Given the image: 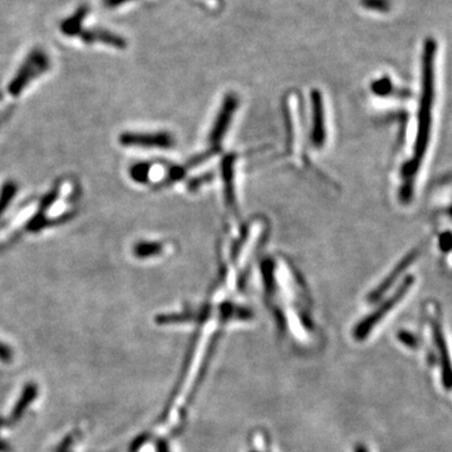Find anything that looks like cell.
Listing matches in <instances>:
<instances>
[{
  "mask_svg": "<svg viewBox=\"0 0 452 452\" xmlns=\"http://www.w3.org/2000/svg\"><path fill=\"white\" fill-rule=\"evenodd\" d=\"M437 52V43L434 38H427L423 44V84H421V98L417 116V136L415 152L412 160L404 167V176L411 180L415 178L421 161L425 157L429 146L432 107L434 98V60Z\"/></svg>",
  "mask_w": 452,
  "mask_h": 452,
  "instance_id": "6da1fadb",
  "label": "cell"
},
{
  "mask_svg": "<svg viewBox=\"0 0 452 452\" xmlns=\"http://www.w3.org/2000/svg\"><path fill=\"white\" fill-rule=\"evenodd\" d=\"M49 69V58L42 49H36L27 57L18 73L9 84L8 91L13 97H18L28 84Z\"/></svg>",
  "mask_w": 452,
  "mask_h": 452,
  "instance_id": "7a4b0ae2",
  "label": "cell"
},
{
  "mask_svg": "<svg viewBox=\"0 0 452 452\" xmlns=\"http://www.w3.org/2000/svg\"><path fill=\"white\" fill-rule=\"evenodd\" d=\"M413 281H415L413 277H411V275L410 277H406L405 280L401 283V286L396 289V292L393 293L392 295L386 299L373 313H371L368 317H366L358 324L357 327L354 328V332H353L354 338L358 339V340H363V339L366 338L371 333V331L388 314V312L393 310L404 299V297L408 292V289L413 286Z\"/></svg>",
  "mask_w": 452,
  "mask_h": 452,
  "instance_id": "3957f363",
  "label": "cell"
},
{
  "mask_svg": "<svg viewBox=\"0 0 452 452\" xmlns=\"http://www.w3.org/2000/svg\"><path fill=\"white\" fill-rule=\"evenodd\" d=\"M119 143L122 146H132V147L170 149L173 146V138L167 132H156V133L125 132L119 136Z\"/></svg>",
  "mask_w": 452,
  "mask_h": 452,
  "instance_id": "277c9868",
  "label": "cell"
},
{
  "mask_svg": "<svg viewBox=\"0 0 452 452\" xmlns=\"http://www.w3.org/2000/svg\"><path fill=\"white\" fill-rule=\"evenodd\" d=\"M312 98V135L310 140L316 147H321L326 141V119H324V106H323V95L318 90L310 93Z\"/></svg>",
  "mask_w": 452,
  "mask_h": 452,
  "instance_id": "5b68a950",
  "label": "cell"
},
{
  "mask_svg": "<svg viewBox=\"0 0 452 452\" xmlns=\"http://www.w3.org/2000/svg\"><path fill=\"white\" fill-rule=\"evenodd\" d=\"M420 248H416V249L411 250L410 253L401 260V262L394 267L392 272L387 275L385 280L382 281L380 286L375 288L373 292L371 293L368 295V302L371 303H375V302H378L381 299L382 295L385 293L388 292V289L397 281V279L399 278V275L405 272L406 269L408 268L410 265H412L417 258L420 256Z\"/></svg>",
  "mask_w": 452,
  "mask_h": 452,
  "instance_id": "8992f818",
  "label": "cell"
},
{
  "mask_svg": "<svg viewBox=\"0 0 452 452\" xmlns=\"http://www.w3.org/2000/svg\"><path fill=\"white\" fill-rule=\"evenodd\" d=\"M432 334H434V343L440 356L441 368H442V383L447 390H452V363L447 350L446 339L442 332L440 323L432 321Z\"/></svg>",
  "mask_w": 452,
  "mask_h": 452,
  "instance_id": "52a82bcc",
  "label": "cell"
},
{
  "mask_svg": "<svg viewBox=\"0 0 452 452\" xmlns=\"http://www.w3.org/2000/svg\"><path fill=\"white\" fill-rule=\"evenodd\" d=\"M238 97L235 95H229L226 97L220 113H219L214 127H213V132L210 135V142L213 145H218L220 142V140H222V137L227 131V127L230 125L234 112L238 107Z\"/></svg>",
  "mask_w": 452,
  "mask_h": 452,
  "instance_id": "ba28073f",
  "label": "cell"
},
{
  "mask_svg": "<svg viewBox=\"0 0 452 452\" xmlns=\"http://www.w3.org/2000/svg\"><path fill=\"white\" fill-rule=\"evenodd\" d=\"M36 396H38V387L34 383H28L24 388L23 393L17 402V405L14 406V408H13L12 415L8 420V425H15L18 423L25 413V411L28 410V407L36 399Z\"/></svg>",
  "mask_w": 452,
  "mask_h": 452,
  "instance_id": "9c48e42d",
  "label": "cell"
},
{
  "mask_svg": "<svg viewBox=\"0 0 452 452\" xmlns=\"http://www.w3.org/2000/svg\"><path fill=\"white\" fill-rule=\"evenodd\" d=\"M208 316H210V310H208V307H205L203 310L197 312V313L187 312V313H181V314H161V316L156 317V323L161 324V326L189 323V321L203 323L208 319Z\"/></svg>",
  "mask_w": 452,
  "mask_h": 452,
  "instance_id": "30bf717a",
  "label": "cell"
},
{
  "mask_svg": "<svg viewBox=\"0 0 452 452\" xmlns=\"http://www.w3.org/2000/svg\"><path fill=\"white\" fill-rule=\"evenodd\" d=\"M81 36L86 43L100 42L116 48L126 47V41L122 36H117V34L107 32V30H88V32L81 33Z\"/></svg>",
  "mask_w": 452,
  "mask_h": 452,
  "instance_id": "8fae6325",
  "label": "cell"
},
{
  "mask_svg": "<svg viewBox=\"0 0 452 452\" xmlns=\"http://www.w3.org/2000/svg\"><path fill=\"white\" fill-rule=\"evenodd\" d=\"M164 250V245L156 241H140L133 246V254L138 259H149L160 255Z\"/></svg>",
  "mask_w": 452,
  "mask_h": 452,
  "instance_id": "7c38bea8",
  "label": "cell"
},
{
  "mask_svg": "<svg viewBox=\"0 0 452 452\" xmlns=\"http://www.w3.org/2000/svg\"><path fill=\"white\" fill-rule=\"evenodd\" d=\"M234 155L226 157L224 160V179H225V197L227 204L230 206L235 205V197H234V185H232V165H234Z\"/></svg>",
  "mask_w": 452,
  "mask_h": 452,
  "instance_id": "4fadbf2b",
  "label": "cell"
},
{
  "mask_svg": "<svg viewBox=\"0 0 452 452\" xmlns=\"http://www.w3.org/2000/svg\"><path fill=\"white\" fill-rule=\"evenodd\" d=\"M86 14H87V9L86 8L78 9L77 13L72 18L67 19L66 22L62 24V32L65 34H67V36H77V34H81L82 20H84Z\"/></svg>",
  "mask_w": 452,
  "mask_h": 452,
  "instance_id": "5bb4252c",
  "label": "cell"
},
{
  "mask_svg": "<svg viewBox=\"0 0 452 452\" xmlns=\"http://www.w3.org/2000/svg\"><path fill=\"white\" fill-rule=\"evenodd\" d=\"M17 191H18V185L13 180H8L6 184L1 186V190H0V216L4 214L6 208L11 205L13 199L17 195Z\"/></svg>",
  "mask_w": 452,
  "mask_h": 452,
  "instance_id": "9a60e30c",
  "label": "cell"
},
{
  "mask_svg": "<svg viewBox=\"0 0 452 452\" xmlns=\"http://www.w3.org/2000/svg\"><path fill=\"white\" fill-rule=\"evenodd\" d=\"M221 317L224 321L227 319H250L253 313L245 310L243 307H238L234 304L225 303L221 305Z\"/></svg>",
  "mask_w": 452,
  "mask_h": 452,
  "instance_id": "2e32d148",
  "label": "cell"
},
{
  "mask_svg": "<svg viewBox=\"0 0 452 452\" xmlns=\"http://www.w3.org/2000/svg\"><path fill=\"white\" fill-rule=\"evenodd\" d=\"M149 171H151V165L146 162H140L135 164L130 168V176L135 182L138 184H147L149 181Z\"/></svg>",
  "mask_w": 452,
  "mask_h": 452,
  "instance_id": "e0dca14e",
  "label": "cell"
},
{
  "mask_svg": "<svg viewBox=\"0 0 452 452\" xmlns=\"http://www.w3.org/2000/svg\"><path fill=\"white\" fill-rule=\"evenodd\" d=\"M361 6L373 12L387 13L391 9V0H361Z\"/></svg>",
  "mask_w": 452,
  "mask_h": 452,
  "instance_id": "ac0fdd59",
  "label": "cell"
},
{
  "mask_svg": "<svg viewBox=\"0 0 452 452\" xmlns=\"http://www.w3.org/2000/svg\"><path fill=\"white\" fill-rule=\"evenodd\" d=\"M371 88L373 91V93L378 95H391L393 90V84L391 82V79L388 77L381 78V79H377L375 82L372 84Z\"/></svg>",
  "mask_w": 452,
  "mask_h": 452,
  "instance_id": "d6986e66",
  "label": "cell"
},
{
  "mask_svg": "<svg viewBox=\"0 0 452 452\" xmlns=\"http://www.w3.org/2000/svg\"><path fill=\"white\" fill-rule=\"evenodd\" d=\"M397 337L404 345L410 347V348H417L418 347V339L413 334L407 332V331H401L397 334Z\"/></svg>",
  "mask_w": 452,
  "mask_h": 452,
  "instance_id": "ffe728a7",
  "label": "cell"
},
{
  "mask_svg": "<svg viewBox=\"0 0 452 452\" xmlns=\"http://www.w3.org/2000/svg\"><path fill=\"white\" fill-rule=\"evenodd\" d=\"M0 361L11 363L13 361V352L8 345L0 343Z\"/></svg>",
  "mask_w": 452,
  "mask_h": 452,
  "instance_id": "44dd1931",
  "label": "cell"
},
{
  "mask_svg": "<svg viewBox=\"0 0 452 452\" xmlns=\"http://www.w3.org/2000/svg\"><path fill=\"white\" fill-rule=\"evenodd\" d=\"M103 1H105V6L108 8H116V6H122L131 0H103Z\"/></svg>",
  "mask_w": 452,
  "mask_h": 452,
  "instance_id": "7402d4cb",
  "label": "cell"
},
{
  "mask_svg": "<svg viewBox=\"0 0 452 452\" xmlns=\"http://www.w3.org/2000/svg\"><path fill=\"white\" fill-rule=\"evenodd\" d=\"M157 452H168L166 441L160 440L157 442Z\"/></svg>",
  "mask_w": 452,
  "mask_h": 452,
  "instance_id": "603a6c76",
  "label": "cell"
},
{
  "mask_svg": "<svg viewBox=\"0 0 452 452\" xmlns=\"http://www.w3.org/2000/svg\"><path fill=\"white\" fill-rule=\"evenodd\" d=\"M12 451V446L9 444H6V441L0 440V452H11Z\"/></svg>",
  "mask_w": 452,
  "mask_h": 452,
  "instance_id": "cb8c5ba5",
  "label": "cell"
},
{
  "mask_svg": "<svg viewBox=\"0 0 452 452\" xmlns=\"http://www.w3.org/2000/svg\"><path fill=\"white\" fill-rule=\"evenodd\" d=\"M356 452H367V450L362 445H358L357 448H356Z\"/></svg>",
  "mask_w": 452,
  "mask_h": 452,
  "instance_id": "d4e9b609",
  "label": "cell"
},
{
  "mask_svg": "<svg viewBox=\"0 0 452 452\" xmlns=\"http://www.w3.org/2000/svg\"><path fill=\"white\" fill-rule=\"evenodd\" d=\"M0 98H1V95H0Z\"/></svg>",
  "mask_w": 452,
  "mask_h": 452,
  "instance_id": "484cf974",
  "label": "cell"
},
{
  "mask_svg": "<svg viewBox=\"0 0 452 452\" xmlns=\"http://www.w3.org/2000/svg\"><path fill=\"white\" fill-rule=\"evenodd\" d=\"M253 452H255V451H253Z\"/></svg>",
  "mask_w": 452,
  "mask_h": 452,
  "instance_id": "4316f807",
  "label": "cell"
}]
</instances>
